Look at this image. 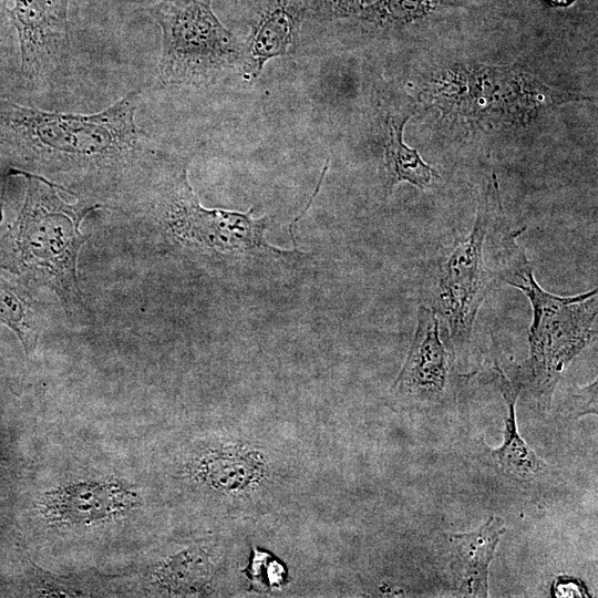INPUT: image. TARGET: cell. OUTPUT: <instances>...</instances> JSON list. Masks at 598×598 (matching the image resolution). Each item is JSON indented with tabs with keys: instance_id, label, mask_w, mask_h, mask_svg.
Segmentation results:
<instances>
[{
	"instance_id": "obj_4",
	"label": "cell",
	"mask_w": 598,
	"mask_h": 598,
	"mask_svg": "<svg viewBox=\"0 0 598 598\" xmlns=\"http://www.w3.org/2000/svg\"><path fill=\"white\" fill-rule=\"evenodd\" d=\"M147 11L162 32L163 85L206 87L241 66L243 45L218 20L212 0H162Z\"/></svg>"
},
{
	"instance_id": "obj_12",
	"label": "cell",
	"mask_w": 598,
	"mask_h": 598,
	"mask_svg": "<svg viewBox=\"0 0 598 598\" xmlns=\"http://www.w3.org/2000/svg\"><path fill=\"white\" fill-rule=\"evenodd\" d=\"M505 530V522L491 515L475 530L451 536L454 546L452 574L454 584L463 596H488L489 566Z\"/></svg>"
},
{
	"instance_id": "obj_17",
	"label": "cell",
	"mask_w": 598,
	"mask_h": 598,
	"mask_svg": "<svg viewBox=\"0 0 598 598\" xmlns=\"http://www.w3.org/2000/svg\"><path fill=\"white\" fill-rule=\"evenodd\" d=\"M0 321L10 327L28 351V307L20 295L0 278Z\"/></svg>"
},
{
	"instance_id": "obj_19",
	"label": "cell",
	"mask_w": 598,
	"mask_h": 598,
	"mask_svg": "<svg viewBox=\"0 0 598 598\" xmlns=\"http://www.w3.org/2000/svg\"><path fill=\"white\" fill-rule=\"evenodd\" d=\"M561 410L571 419L597 414V380L588 385L574 389L564 400Z\"/></svg>"
},
{
	"instance_id": "obj_1",
	"label": "cell",
	"mask_w": 598,
	"mask_h": 598,
	"mask_svg": "<svg viewBox=\"0 0 598 598\" xmlns=\"http://www.w3.org/2000/svg\"><path fill=\"white\" fill-rule=\"evenodd\" d=\"M140 90L94 114L49 112L0 100V141L48 172L120 174L151 154L135 113Z\"/></svg>"
},
{
	"instance_id": "obj_18",
	"label": "cell",
	"mask_w": 598,
	"mask_h": 598,
	"mask_svg": "<svg viewBox=\"0 0 598 598\" xmlns=\"http://www.w3.org/2000/svg\"><path fill=\"white\" fill-rule=\"evenodd\" d=\"M377 0H310L308 10L320 20H336L360 14Z\"/></svg>"
},
{
	"instance_id": "obj_10",
	"label": "cell",
	"mask_w": 598,
	"mask_h": 598,
	"mask_svg": "<svg viewBox=\"0 0 598 598\" xmlns=\"http://www.w3.org/2000/svg\"><path fill=\"white\" fill-rule=\"evenodd\" d=\"M184 468L192 483L227 501L256 495L271 476L265 454L240 441L199 445L187 456Z\"/></svg>"
},
{
	"instance_id": "obj_11",
	"label": "cell",
	"mask_w": 598,
	"mask_h": 598,
	"mask_svg": "<svg viewBox=\"0 0 598 598\" xmlns=\"http://www.w3.org/2000/svg\"><path fill=\"white\" fill-rule=\"evenodd\" d=\"M301 11L291 0H268L251 23L243 47V73L257 78L265 64L287 55L295 48L300 29Z\"/></svg>"
},
{
	"instance_id": "obj_3",
	"label": "cell",
	"mask_w": 598,
	"mask_h": 598,
	"mask_svg": "<svg viewBox=\"0 0 598 598\" xmlns=\"http://www.w3.org/2000/svg\"><path fill=\"white\" fill-rule=\"evenodd\" d=\"M506 283L519 289L530 303L532 391L538 405L548 408L564 372L597 333V288L573 296L548 292L536 281L529 260Z\"/></svg>"
},
{
	"instance_id": "obj_8",
	"label": "cell",
	"mask_w": 598,
	"mask_h": 598,
	"mask_svg": "<svg viewBox=\"0 0 598 598\" xmlns=\"http://www.w3.org/2000/svg\"><path fill=\"white\" fill-rule=\"evenodd\" d=\"M142 504L140 491L128 481L101 475L62 482L41 494L38 509L49 528L87 530L118 523Z\"/></svg>"
},
{
	"instance_id": "obj_22",
	"label": "cell",
	"mask_w": 598,
	"mask_h": 598,
	"mask_svg": "<svg viewBox=\"0 0 598 598\" xmlns=\"http://www.w3.org/2000/svg\"><path fill=\"white\" fill-rule=\"evenodd\" d=\"M551 4L558 7H567L571 4L575 0H548Z\"/></svg>"
},
{
	"instance_id": "obj_14",
	"label": "cell",
	"mask_w": 598,
	"mask_h": 598,
	"mask_svg": "<svg viewBox=\"0 0 598 598\" xmlns=\"http://www.w3.org/2000/svg\"><path fill=\"white\" fill-rule=\"evenodd\" d=\"M213 573L209 555L203 547H189L154 564L148 582L167 596H193L207 592Z\"/></svg>"
},
{
	"instance_id": "obj_2",
	"label": "cell",
	"mask_w": 598,
	"mask_h": 598,
	"mask_svg": "<svg viewBox=\"0 0 598 598\" xmlns=\"http://www.w3.org/2000/svg\"><path fill=\"white\" fill-rule=\"evenodd\" d=\"M525 227L508 221L497 177L492 174L480 196L475 220L467 235L432 260L423 283V303L447 332L457 354L468 346L480 309L491 292L525 262L518 243Z\"/></svg>"
},
{
	"instance_id": "obj_13",
	"label": "cell",
	"mask_w": 598,
	"mask_h": 598,
	"mask_svg": "<svg viewBox=\"0 0 598 598\" xmlns=\"http://www.w3.org/2000/svg\"><path fill=\"white\" fill-rule=\"evenodd\" d=\"M494 372L495 381L507 405V416L505 419L504 441L501 446L492 450L491 453L497 466L505 474L517 480L529 481L540 474L546 464L518 432L516 404L519 386L513 383L497 363L494 364Z\"/></svg>"
},
{
	"instance_id": "obj_15",
	"label": "cell",
	"mask_w": 598,
	"mask_h": 598,
	"mask_svg": "<svg viewBox=\"0 0 598 598\" xmlns=\"http://www.w3.org/2000/svg\"><path fill=\"white\" fill-rule=\"evenodd\" d=\"M408 118L409 115H389L384 123L383 148L388 193L400 182H408L424 189L439 176L436 171L421 158L416 150L403 143L402 133Z\"/></svg>"
},
{
	"instance_id": "obj_6",
	"label": "cell",
	"mask_w": 598,
	"mask_h": 598,
	"mask_svg": "<svg viewBox=\"0 0 598 598\" xmlns=\"http://www.w3.org/2000/svg\"><path fill=\"white\" fill-rule=\"evenodd\" d=\"M248 212H230L203 207L183 168L164 196L163 218L167 229L182 243L205 251L244 254L285 251L272 247L265 238L267 217L254 218Z\"/></svg>"
},
{
	"instance_id": "obj_9",
	"label": "cell",
	"mask_w": 598,
	"mask_h": 598,
	"mask_svg": "<svg viewBox=\"0 0 598 598\" xmlns=\"http://www.w3.org/2000/svg\"><path fill=\"white\" fill-rule=\"evenodd\" d=\"M69 6L70 0H8L21 72L35 87L49 89L66 72L71 50Z\"/></svg>"
},
{
	"instance_id": "obj_16",
	"label": "cell",
	"mask_w": 598,
	"mask_h": 598,
	"mask_svg": "<svg viewBox=\"0 0 598 598\" xmlns=\"http://www.w3.org/2000/svg\"><path fill=\"white\" fill-rule=\"evenodd\" d=\"M433 8V0H377L360 18L379 27H398L424 17Z\"/></svg>"
},
{
	"instance_id": "obj_5",
	"label": "cell",
	"mask_w": 598,
	"mask_h": 598,
	"mask_svg": "<svg viewBox=\"0 0 598 598\" xmlns=\"http://www.w3.org/2000/svg\"><path fill=\"white\" fill-rule=\"evenodd\" d=\"M27 181V195L19 216L18 248L23 265L38 274L64 298L79 295L76 259L85 236L82 219L99 204H69L62 187L41 175L11 169Z\"/></svg>"
},
{
	"instance_id": "obj_7",
	"label": "cell",
	"mask_w": 598,
	"mask_h": 598,
	"mask_svg": "<svg viewBox=\"0 0 598 598\" xmlns=\"http://www.w3.org/2000/svg\"><path fill=\"white\" fill-rule=\"evenodd\" d=\"M454 349L441 336L437 316L420 305L413 338L391 386L393 402L405 410H426L453 401L463 381Z\"/></svg>"
},
{
	"instance_id": "obj_20",
	"label": "cell",
	"mask_w": 598,
	"mask_h": 598,
	"mask_svg": "<svg viewBox=\"0 0 598 598\" xmlns=\"http://www.w3.org/2000/svg\"><path fill=\"white\" fill-rule=\"evenodd\" d=\"M584 584L573 578H557L551 586V595L555 597H589Z\"/></svg>"
},
{
	"instance_id": "obj_21",
	"label": "cell",
	"mask_w": 598,
	"mask_h": 598,
	"mask_svg": "<svg viewBox=\"0 0 598 598\" xmlns=\"http://www.w3.org/2000/svg\"><path fill=\"white\" fill-rule=\"evenodd\" d=\"M8 28H12L8 16V0H0V35Z\"/></svg>"
}]
</instances>
